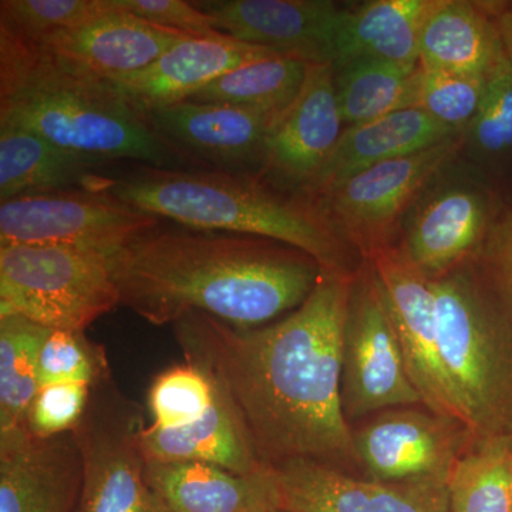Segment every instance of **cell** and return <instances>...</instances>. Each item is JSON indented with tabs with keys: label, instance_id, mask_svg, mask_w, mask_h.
Instances as JSON below:
<instances>
[{
	"label": "cell",
	"instance_id": "obj_27",
	"mask_svg": "<svg viewBox=\"0 0 512 512\" xmlns=\"http://www.w3.org/2000/svg\"><path fill=\"white\" fill-rule=\"evenodd\" d=\"M420 63L360 59L335 67L336 99L346 127L416 107Z\"/></svg>",
	"mask_w": 512,
	"mask_h": 512
},
{
	"label": "cell",
	"instance_id": "obj_24",
	"mask_svg": "<svg viewBox=\"0 0 512 512\" xmlns=\"http://www.w3.org/2000/svg\"><path fill=\"white\" fill-rule=\"evenodd\" d=\"M437 0H370L348 5L333 43V66L372 59L417 64L420 33Z\"/></svg>",
	"mask_w": 512,
	"mask_h": 512
},
{
	"label": "cell",
	"instance_id": "obj_13",
	"mask_svg": "<svg viewBox=\"0 0 512 512\" xmlns=\"http://www.w3.org/2000/svg\"><path fill=\"white\" fill-rule=\"evenodd\" d=\"M464 424L429 409L386 410L353 430L356 466L382 483L446 481L473 440Z\"/></svg>",
	"mask_w": 512,
	"mask_h": 512
},
{
	"label": "cell",
	"instance_id": "obj_34",
	"mask_svg": "<svg viewBox=\"0 0 512 512\" xmlns=\"http://www.w3.org/2000/svg\"><path fill=\"white\" fill-rule=\"evenodd\" d=\"M487 79L420 66L416 107L443 126L463 133L480 109Z\"/></svg>",
	"mask_w": 512,
	"mask_h": 512
},
{
	"label": "cell",
	"instance_id": "obj_5",
	"mask_svg": "<svg viewBox=\"0 0 512 512\" xmlns=\"http://www.w3.org/2000/svg\"><path fill=\"white\" fill-rule=\"evenodd\" d=\"M447 375L474 439H512V343L476 264L430 281Z\"/></svg>",
	"mask_w": 512,
	"mask_h": 512
},
{
	"label": "cell",
	"instance_id": "obj_37",
	"mask_svg": "<svg viewBox=\"0 0 512 512\" xmlns=\"http://www.w3.org/2000/svg\"><path fill=\"white\" fill-rule=\"evenodd\" d=\"M111 8L124 10L151 25L194 37L222 36L211 19L183 0H109Z\"/></svg>",
	"mask_w": 512,
	"mask_h": 512
},
{
	"label": "cell",
	"instance_id": "obj_18",
	"mask_svg": "<svg viewBox=\"0 0 512 512\" xmlns=\"http://www.w3.org/2000/svg\"><path fill=\"white\" fill-rule=\"evenodd\" d=\"M82 481L73 431L36 437L22 426L0 433V512H76Z\"/></svg>",
	"mask_w": 512,
	"mask_h": 512
},
{
	"label": "cell",
	"instance_id": "obj_20",
	"mask_svg": "<svg viewBox=\"0 0 512 512\" xmlns=\"http://www.w3.org/2000/svg\"><path fill=\"white\" fill-rule=\"evenodd\" d=\"M285 56L228 36H184L146 69L107 80L140 114L191 99L225 73L268 57Z\"/></svg>",
	"mask_w": 512,
	"mask_h": 512
},
{
	"label": "cell",
	"instance_id": "obj_7",
	"mask_svg": "<svg viewBox=\"0 0 512 512\" xmlns=\"http://www.w3.org/2000/svg\"><path fill=\"white\" fill-rule=\"evenodd\" d=\"M498 214L488 177L457 156L419 192L397 245L421 274L436 281L477 261Z\"/></svg>",
	"mask_w": 512,
	"mask_h": 512
},
{
	"label": "cell",
	"instance_id": "obj_19",
	"mask_svg": "<svg viewBox=\"0 0 512 512\" xmlns=\"http://www.w3.org/2000/svg\"><path fill=\"white\" fill-rule=\"evenodd\" d=\"M106 5V12L33 46L70 72L111 80L146 69L187 36Z\"/></svg>",
	"mask_w": 512,
	"mask_h": 512
},
{
	"label": "cell",
	"instance_id": "obj_17",
	"mask_svg": "<svg viewBox=\"0 0 512 512\" xmlns=\"http://www.w3.org/2000/svg\"><path fill=\"white\" fill-rule=\"evenodd\" d=\"M224 36L309 63H332L345 5L332 0H194Z\"/></svg>",
	"mask_w": 512,
	"mask_h": 512
},
{
	"label": "cell",
	"instance_id": "obj_31",
	"mask_svg": "<svg viewBox=\"0 0 512 512\" xmlns=\"http://www.w3.org/2000/svg\"><path fill=\"white\" fill-rule=\"evenodd\" d=\"M461 160L485 177L512 158V55L488 76L476 117L461 133Z\"/></svg>",
	"mask_w": 512,
	"mask_h": 512
},
{
	"label": "cell",
	"instance_id": "obj_32",
	"mask_svg": "<svg viewBox=\"0 0 512 512\" xmlns=\"http://www.w3.org/2000/svg\"><path fill=\"white\" fill-rule=\"evenodd\" d=\"M214 379L197 363L185 360L164 370L151 383L147 407L151 426L177 429L208 413L217 400Z\"/></svg>",
	"mask_w": 512,
	"mask_h": 512
},
{
	"label": "cell",
	"instance_id": "obj_15",
	"mask_svg": "<svg viewBox=\"0 0 512 512\" xmlns=\"http://www.w3.org/2000/svg\"><path fill=\"white\" fill-rule=\"evenodd\" d=\"M333 63H309L301 92L276 121L259 180L306 198L343 130Z\"/></svg>",
	"mask_w": 512,
	"mask_h": 512
},
{
	"label": "cell",
	"instance_id": "obj_29",
	"mask_svg": "<svg viewBox=\"0 0 512 512\" xmlns=\"http://www.w3.org/2000/svg\"><path fill=\"white\" fill-rule=\"evenodd\" d=\"M308 66L291 56L256 60L218 77L188 100L282 113L301 92Z\"/></svg>",
	"mask_w": 512,
	"mask_h": 512
},
{
	"label": "cell",
	"instance_id": "obj_9",
	"mask_svg": "<svg viewBox=\"0 0 512 512\" xmlns=\"http://www.w3.org/2000/svg\"><path fill=\"white\" fill-rule=\"evenodd\" d=\"M461 150V134L360 171L309 198L330 229L363 261L399 242L406 212L441 167Z\"/></svg>",
	"mask_w": 512,
	"mask_h": 512
},
{
	"label": "cell",
	"instance_id": "obj_12",
	"mask_svg": "<svg viewBox=\"0 0 512 512\" xmlns=\"http://www.w3.org/2000/svg\"><path fill=\"white\" fill-rule=\"evenodd\" d=\"M366 262L379 281L410 379L423 406L468 429L466 413L441 355L439 320L431 282L397 244L380 249Z\"/></svg>",
	"mask_w": 512,
	"mask_h": 512
},
{
	"label": "cell",
	"instance_id": "obj_28",
	"mask_svg": "<svg viewBox=\"0 0 512 512\" xmlns=\"http://www.w3.org/2000/svg\"><path fill=\"white\" fill-rule=\"evenodd\" d=\"M450 512H512V439H473L447 477Z\"/></svg>",
	"mask_w": 512,
	"mask_h": 512
},
{
	"label": "cell",
	"instance_id": "obj_38",
	"mask_svg": "<svg viewBox=\"0 0 512 512\" xmlns=\"http://www.w3.org/2000/svg\"><path fill=\"white\" fill-rule=\"evenodd\" d=\"M474 264L485 282L512 303V210L498 214Z\"/></svg>",
	"mask_w": 512,
	"mask_h": 512
},
{
	"label": "cell",
	"instance_id": "obj_35",
	"mask_svg": "<svg viewBox=\"0 0 512 512\" xmlns=\"http://www.w3.org/2000/svg\"><path fill=\"white\" fill-rule=\"evenodd\" d=\"M109 377L106 352L90 342L84 332L50 330L40 353V387L55 383H83L93 387Z\"/></svg>",
	"mask_w": 512,
	"mask_h": 512
},
{
	"label": "cell",
	"instance_id": "obj_33",
	"mask_svg": "<svg viewBox=\"0 0 512 512\" xmlns=\"http://www.w3.org/2000/svg\"><path fill=\"white\" fill-rule=\"evenodd\" d=\"M106 0H2L0 32L37 45L106 12Z\"/></svg>",
	"mask_w": 512,
	"mask_h": 512
},
{
	"label": "cell",
	"instance_id": "obj_30",
	"mask_svg": "<svg viewBox=\"0 0 512 512\" xmlns=\"http://www.w3.org/2000/svg\"><path fill=\"white\" fill-rule=\"evenodd\" d=\"M49 333L22 316H0V433L25 426L40 389V353Z\"/></svg>",
	"mask_w": 512,
	"mask_h": 512
},
{
	"label": "cell",
	"instance_id": "obj_1",
	"mask_svg": "<svg viewBox=\"0 0 512 512\" xmlns=\"http://www.w3.org/2000/svg\"><path fill=\"white\" fill-rule=\"evenodd\" d=\"M355 274L322 271L298 309L258 328L200 312L174 323L185 360L207 370L234 404L265 466H356L342 406L343 329Z\"/></svg>",
	"mask_w": 512,
	"mask_h": 512
},
{
	"label": "cell",
	"instance_id": "obj_21",
	"mask_svg": "<svg viewBox=\"0 0 512 512\" xmlns=\"http://www.w3.org/2000/svg\"><path fill=\"white\" fill-rule=\"evenodd\" d=\"M161 512H279L274 470L235 474L195 461H147Z\"/></svg>",
	"mask_w": 512,
	"mask_h": 512
},
{
	"label": "cell",
	"instance_id": "obj_25",
	"mask_svg": "<svg viewBox=\"0 0 512 512\" xmlns=\"http://www.w3.org/2000/svg\"><path fill=\"white\" fill-rule=\"evenodd\" d=\"M141 447L147 461H195L235 474H252L268 467L259 460L234 404L220 389L214 406L194 423L177 429L147 424Z\"/></svg>",
	"mask_w": 512,
	"mask_h": 512
},
{
	"label": "cell",
	"instance_id": "obj_3",
	"mask_svg": "<svg viewBox=\"0 0 512 512\" xmlns=\"http://www.w3.org/2000/svg\"><path fill=\"white\" fill-rule=\"evenodd\" d=\"M0 126L25 128L104 164L200 170L178 153L107 80L64 69L35 46L0 32Z\"/></svg>",
	"mask_w": 512,
	"mask_h": 512
},
{
	"label": "cell",
	"instance_id": "obj_6",
	"mask_svg": "<svg viewBox=\"0 0 512 512\" xmlns=\"http://www.w3.org/2000/svg\"><path fill=\"white\" fill-rule=\"evenodd\" d=\"M117 305L119 291L103 252L67 245L0 247V316L86 332Z\"/></svg>",
	"mask_w": 512,
	"mask_h": 512
},
{
	"label": "cell",
	"instance_id": "obj_22",
	"mask_svg": "<svg viewBox=\"0 0 512 512\" xmlns=\"http://www.w3.org/2000/svg\"><path fill=\"white\" fill-rule=\"evenodd\" d=\"M457 134L461 133L443 126L417 107L394 111L370 123L346 127L313 181L306 200L360 171L429 150Z\"/></svg>",
	"mask_w": 512,
	"mask_h": 512
},
{
	"label": "cell",
	"instance_id": "obj_26",
	"mask_svg": "<svg viewBox=\"0 0 512 512\" xmlns=\"http://www.w3.org/2000/svg\"><path fill=\"white\" fill-rule=\"evenodd\" d=\"M109 165L63 150L25 128L0 126V202L69 188L101 191Z\"/></svg>",
	"mask_w": 512,
	"mask_h": 512
},
{
	"label": "cell",
	"instance_id": "obj_23",
	"mask_svg": "<svg viewBox=\"0 0 512 512\" xmlns=\"http://www.w3.org/2000/svg\"><path fill=\"white\" fill-rule=\"evenodd\" d=\"M508 56L490 3L437 0L420 33V66L488 77Z\"/></svg>",
	"mask_w": 512,
	"mask_h": 512
},
{
	"label": "cell",
	"instance_id": "obj_16",
	"mask_svg": "<svg viewBox=\"0 0 512 512\" xmlns=\"http://www.w3.org/2000/svg\"><path fill=\"white\" fill-rule=\"evenodd\" d=\"M272 470L282 512H450L446 481L382 483L313 460Z\"/></svg>",
	"mask_w": 512,
	"mask_h": 512
},
{
	"label": "cell",
	"instance_id": "obj_2",
	"mask_svg": "<svg viewBox=\"0 0 512 512\" xmlns=\"http://www.w3.org/2000/svg\"><path fill=\"white\" fill-rule=\"evenodd\" d=\"M107 259L120 305L156 326L191 312L237 328L268 325L298 309L323 271L274 239L165 220Z\"/></svg>",
	"mask_w": 512,
	"mask_h": 512
},
{
	"label": "cell",
	"instance_id": "obj_39",
	"mask_svg": "<svg viewBox=\"0 0 512 512\" xmlns=\"http://www.w3.org/2000/svg\"><path fill=\"white\" fill-rule=\"evenodd\" d=\"M493 10L505 46H507L508 53L512 55V3H507L505 6L495 5Z\"/></svg>",
	"mask_w": 512,
	"mask_h": 512
},
{
	"label": "cell",
	"instance_id": "obj_36",
	"mask_svg": "<svg viewBox=\"0 0 512 512\" xmlns=\"http://www.w3.org/2000/svg\"><path fill=\"white\" fill-rule=\"evenodd\" d=\"M92 387L83 383L42 386L30 403L25 427L36 437L72 433L89 406Z\"/></svg>",
	"mask_w": 512,
	"mask_h": 512
},
{
	"label": "cell",
	"instance_id": "obj_14",
	"mask_svg": "<svg viewBox=\"0 0 512 512\" xmlns=\"http://www.w3.org/2000/svg\"><path fill=\"white\" fill-rule=\"evenodd\" d=\"M282 113L185 100L150 111L144 119L200 170L258 178Z\"/></svg>",
	"mask_w": 512,
	"mask_h": 512
},
{
	"label": "cell",
	"instance_id": "obj_40",
	"mask_svg": "<svg viewBox=\"0 0 512 512\" xmlns=\"http://www.w3.org/2000/svg\"><path fill=\"white\" fill-rule=\"evenodd\" d=\"M279 512H282V511H279Z\"/></svg>",
	"mask_w": 512,
	"mask_h": 512
},
{
	"label": "cell",
	"instance_id": "obj_11",
	"mask_svg": "<svg viewBox=\"0 0 512 512\" xmlns=\"http://www.w3.org/2000/svg\"><path fill=\"white\" fill-rule=\"evenodd\" d=\"M161 221L106 191L40 192L0 202V247L67 245L110 255Z\"/></svg>",
	"mask_w": 512,
	"mask_h": 512
},
{
	"label": "cell",
	"instance_id": "obj_4",
	"mask_svg": "<svg viewBox=\"0 0 512 512\" xmlns=\"http://www.w3.org/2000/svg\"><path fill=\"white\" fill-rule=\"evenodd\" d=\"M107 177L103 191L161 220L274 239L311 255L323 271L355 272L363 264L311 201L259 178L138 163L111 168Z\"/></svg>",
	"mask_w": 512,
	"mask_h": 512
},
{
	"label": "cell",
	"instance_id": "obj_8",
	"mask_svg": "<svg viewBox=\"0 0 512 512\" xmlns=\"http://www.w3.org/2000/svg\"><path fill=\"white\" fill-rule=\"evenodd\" d=\"M143 407L117 389L111 377L92 387L89 406L73 430L82 456L77 512H161L148 485L141 436Z\"/></svg>",
	"mask_w": 512,
	"mask_h": 512
},
{
	"label": "cell",
	"instance_id": "obj_10",
	"mask_svg": "<svg viewBox=\"0 0 512 512\" xmlns=\"http://www.w3.org/2000/svg\"><path fill=\"white\" fill-rule=\"evenodd\" d=\"M423 404L410 379L375 271L353 278L342 346V406L349 424L370 414Z\"/></svg>",
	"mask_w": 512,
	"mask_h": 512
}]
</instances>
